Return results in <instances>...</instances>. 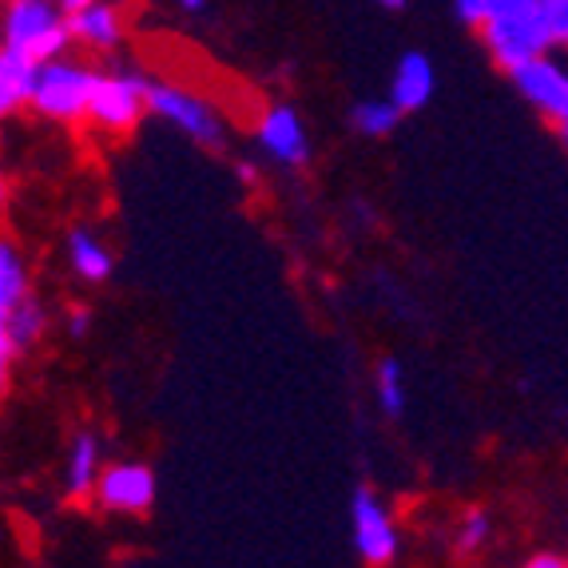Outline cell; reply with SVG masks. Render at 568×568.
Returning a JSON list of instances; mask_svg holds the SVG:
<instances>
[{
	"label": "cell",
	"mask_w": 568,
	"mask_h": 568,
	"mask_svg": "<svg viewBox=\"0 0 568 568\" xmlns=\"http://www.w3.org/2000/svg\"><path fill=\"white\" fill-rule=\"evenodd\" d=\"M560 140H565V148H568V128H560Z\"/></svg>",
	"instance_id": "f1b7e54d"
},
{
	"label": "cell",
	"mask_w": 568,
	"mask_h": 568,
	"mask_svg": "<svg viewBox=\"0 0 568 568\" xmlns=\"http://www.w3.org/2000/svg\"><path fill=\"white\" fill-rule=\"evenodd\" d=\"M457 17L465 20V24H474V29H481L485 20H489V0H454Z\"/></svg>",
	"instance_id": "44dd1931"
},
{
	"label": "cell",
	"mask_w": 568,
	"mask_h": 568,
	"mask_svg": "<svg viewBox=\"0 0 568 568\" xmlns=\"http://www.w3.org/2000/svg\"><path fill=\"white\" fill-rule=\"evenodd\" d=\"M95 84H100V72H95L88 60H80V57L48 60V64L37 68L29 112H37L40 120H48V123H64V128L88 123Z\"/></svg>",
	"instance_id": "6da1fadb"
},
{
	"label": "cell",
	"mask_w": 568,
	"mask_h": 568,
	"mask_svg": "<svg viewBox=\"0 0 568 568\" xmlns=\"http://www.w3.org/2000/svg\"><path fill=\"white\" fill-rule=\"evenodd\" d=\"M378 4H386V9H402L406 0H378Z\"/></svg>",
	"instance_id": "83f0119b"
},
{
	"label": "cell",
	"mask_w": 568,
	"mask_h": 568,
	"mask_svg": "<svg viewBox=\"0 0 568 568\" xmlns=\"http://www.w3.org/2000/svg\"><path fill=\"white\" fill-rule=\"evenodd\" d=\"M171 4H175V9H183V12H200L207 0H171Z\"/></svg>",
	"instance_id": "484cf974"
},
{
	"label": "cell",
	"mask_w": 568,
	"mask_h": 568,
	"mask_svg": "<svg viewBox=\"0 0 568 568\" xmlns=\"http://www.w3.org/2000/svg\"><path fill=\"white\" fill-rule=\"evenodd\" d=\"M540 0H489V17L497 12H521V9H537Z\"/></svg>",
	"instance_id": "603a6c76"
},
{
	"label": "cell",
	"mask_w": 568,
	"mask_h": 568,
	"mask_svg": "<svg viewBox=\"0 0 568 568\" xmlns=\"http://www.w3.org/2000/svg\"><path fill=\"white\" fill-rule=\"evenodd\" d=\"M493 537V517L485 509H469L462 513V521H457L454 529V549L457 557H474V552H481L485 545H489Z\"/></svg>",
	"instance_id": "d6986e66"
},
{
	"label": "cell",
	"mask_w": 568,
	"mask_h": 568,
	"mask_svg": "<svg viewBox=\"0 0 568 568\" xmlns=\"http://www.w3.org/2000/svg\"><path fill=\"white\" fill-rule=\"evenodd\" d=\"M437 88V72L434 60L426 52H406L394 68V80H389V100L402 108V112H422V108L434 100Z\"/></svg>",
	"instance_id": "4fadbf2b"
},
{
	"label": "cell",
	"mask_w": 568,
	"mask_h": 568,
	"mask_svg": "<svg viewBox=\"0 0 568 568\" xmlns=\"http://www.w3.org/2000/svg\"><path fill=\"white\" fill-rule=\"evenodd\" d=\"M481 44L489 52V60L501 72H517V68L532 64V60L549 57L552 40L545 20H540V9H521V12H497L481 24Z\"/></svg>",
	"instance_id": "3957f363"
},
{
	"label": "cell",
	"mask_w": 568,
	"mask_h": 568,
	"mask_svg": "<svg viewBox=\"0 0 568 568\" xmlns=\"http://www.w3.org/2000/svg\"><path fill=\"white\" fill-rule=\"evenodd\" d=\"M60 9H64V17H77V12H84V9H92L95 0H57Z\"/></svg>",
	"instance_id": "d4e9b609"
},
{
	"label": "cell",
	"mask_w": 568,
	"mask_h": 568,
	"mask_svg": "<svg viewBox=\"0 0 568 568\" xmlns=\"http://www.w3.org/2000/svg\"><path fill=\"white\" fill-rule=\"evenodd\" d=\"M148 84H152V80L135 77V72H100L88 123H92L95 132L112 135V140L132 135L143 115L152 112V104H148Z\"/></svg>",
	"instance_id": "5b68a950"
},
{
	"label": "cell",
	"mask_w": 568,
	"mask_h": 568,
	"mask_svg": "<svg viewBox=\"0 0 568 568\" xmlns=\"http://www.w3.org/2000/svg\"><path fill=\"white\" fill-rule=\"evenodd\" d=\"M517 92L540 112L552 128H568V57L565 52H549V57L532 60V64L513 72Z\"/></svg>",
	"instance_id": "ba28073f"
},
{
	"label": "cell",
	"mask_w": 568,
	"mask_h": 568,
	"mask_svg": "<svg viewBox=\"0 0 568 568\" xmlns=\"http://www.w3.org/2000/svg\"><path fill=\"white\" fill-rule=\"evenodd\" d=\"M37 60L20 57L12 48L0 52V112L17 115L32 104V84H37Z\"/></svg>",
	"instance_id": "9a60e30c"
},
{
	"label": "cell",
	"mask_w": 568,
	"mask_h": 568,
	"mask_svg": "<svg viewBox=\"0 0 568 568\" xmlns=\"http://www.w3.org/2000/svg\"><path fill=\"white\" fill-rule=\"evenodd\" d=\"M32 294V271L12 239L0 243V314L20 306Z\"/></svg>",
	"instance_id": "2e32d148"
},
{
	"label": "cell",
	"mask_w": 568,
	"mask_h": 568,
	"mask_svg": "<svg viewBox=\"0 0 568 568\" xmlns=\"http://www.w3.org/2000/svg\"><path fill=\"white\" fill-rule=\"evenodd\" d=\"M104 474V449H100V437L92 429H80L72 437L64 457V497L68 501H92L95 485Z\"/></svg>",
	"instance_id": "7c38bea8"
},
{
	"label": "cell",
	"mask_w": 568,
	"mask_h": 568,
	"mask_svg": "<svg viewBox=\"0 0 568 568\" xmlns=\"http://www.w3.org/2000/svg\"><path fill=\"white\" fill-rule=\"evenodd\" d=\"M155 493H160V481H155L152 465L112 462L104 465L92 501L104 513H112V517H143L155 505Z\"/></svg>",
	"instance_id": "52a82bcc"
},
{
	"label": "cell",
	"mask_w": 568,
	"mask_h": 568,
	"mask_svg": "<svg viewBox=\"0 0 568 568\" xmlns=\"http://www.w3.org/2000/svg\"><path fill=\"white\" fill-rule=\"evenodd\" d=\"M148 104L160 120H168L171 128H180L187 140L203 143V148H223L227 140V120L211 104L207 95H200L195 88L183 84H163V80H152L148 84Z\"/></svg>",
	"instance_id": "277c9868"
},
{
	"label": "cell",
	"mask_w": 568,
	"mask_h": 568,
	"mask_svg": "<svg viewBox=\"0 0 568 568\" xmlns=\"http://www.w3.org/2000/svg\"><path fill=\"white\" fill-rule=\"evenodd\" d=\"M239 180H243V183H258V171L251 168V163H239Z\"/></svg>",
	"instance_id": "4316f807"
},
{
	"label": "cell",
	"mask_w": 568,
	"mask_h": 568,
	"mask_svg": "<svg viewBox=\"0 0 568 568\" xmlns=\"http://www.w3.org/2000/svg\"><path fill=\"white\" fill-rule=\"evenodd\" d=\"M351 525H354V549H358L366 568H389L402 552V532L394 525V513L386 509L378 493L362 485L351 501Z\"/></svg>",
	"instance_id": "8992f818"
},
{
	"label": "cell",
	"mask_w": 568,
	"mask_h": 568,
	"mask_svg": "<svg viewBox=\"0 0 568 568\" xmlns=\"http://www.w3.org/2000/svg\"><path fill=\"white\" fill-rule=\"evenodd\" d=\"M255 143L278 168H306V160H311V135H306L303 115H298V108L278 104V100L258 112Z\"/></svg>",
	"instance_id": "9c48e42d"
},
{
	"label": "cell",
	"mask_w": 568,
	"mask_h": 568,
	"mask_svg": "<svg viewBox=\"0 0 568 568\" xmlns=\"http://www.w3.org/2000/svg\"><path fill=\"white\" fill-rule=\"evenodd\" d=\"M521 568H568V560L557 557V552H537V557H529Z\"/></svg>",
	"instance_id": "cb8c5ba5"
},
{
	"label": "cell",
	"mask_w": 568,
	"mask_h": 568,
	"mask_svg": "<svg viewBox=\"0 0 568 568\" xmlns=\"http://www.w3.org/2000/svg\"><path fill=\"white\" fill-rule=\"evenodd\" d=\"M540 20L549 29L552 52H565L568 57V0H540Z\"/></svg>",
	"instance_id": "ffe728a7"
},
{
	"label": "cell",
	"mask_w": 568,
	"mask_h": 568,
	"mask_svg": "<svg viewBox=\"0 0 568 568\" xmlns=\"http://www.w3.org/2000/svg\"><path fill=\"white\" fill-rule=\"evenodd\" d=\"M0 29H4V48L37 60V64L68 57V48L77 44L72 24L57 0H4Z\"/></svg>",
	"instance_id": "7a4b0ae2"
},
{
	"label": "cell",
	"mask_w": 568,
	"mask_h": 568,
	"mask_svg": "<svg viewBox=\"0 0 568 568\" xmlns=\"http://www.w3.org/2000/svg\"><path fill=\"white\" fill-rule=\"evenodd\" d=\"M88 326H92V311H88V306H72V311H68V338H84L88 334Z\"/></svg>",
	"instance_id": "7402d4cb"
},
{
	"label": "cell",
	"mask_w": 568,
	"mask_h": 568,
	"mask_svg": "<svg viewBox=\"0 0 568 568\" xmlns=\"http://www.w3.org/2000/svg\"><path fill=\"white\" fill-rule=\"evenodd\" d=\"M64 255H68V266H72V275L88 286H100L112 278L115 271V255L112 246L104 239L95 235L92 227H72L64 239Z\"/></svg>",
	"instance_id": "5bb4252c"
},
{
	"label": "cell",
	"mask_w": 568,
	"mask_h": 568,
	"mask_svg": "<svg viewBox=\"0 0 568 568\" xmlns=\"http://www.w3.org/2000/svg\"><path fill=\"white\" fill-rule=\"evenodd\" d=\"M48 326H52V318H48V306L40 303L37 294H29L20 306L0 314V378L9 382L12 366L29 351H37Z\"/></svg>",
	"instance_id": "30bf717a"
},
{
	"label": "cell",
	"mask_w": 568,
	"mask_h": 568,
	"mask_svg": "<svg viewBox=\"0 0 568 568\" xmlns=\"http://www.w3.org/2000/svg\"><path fill=\"white\" fill-rule=\"evenodd\" d=\"M374 402L386 417L406 414V366L394 354L378 358V366H374Z\"/></svg>",
	"instance_id": "e0dca14e"
},
{
	"label": "cell",
	"mask_w": 568,
	"mask_h": 568,
	"mask_svg": "<svg viewBox=\"0 0 568 568\" xmlns=\"http://www.w3.org/2000/svg\"><path fill=\"white\" fill-rule=\"evenodd\" d=\"M68 24H72V40L88 52H115L128 40V20L115 0H95L92 9L68 17Z\"/></svg>",
	"instance_id": "8fae6325"
},
{
	"label": "cell",
	"mask_w": 568,
	"mask_h": 568,
	"mask_svg": "<svg viewBox=\"0 0 568 568\" xmlns=\"http://www.w3.org/2000/svg\"><path fill=\"white\" fill-rule=\"evenodd\" d=\"M402 108L394 104V100H358V104L351 108V123L354 132L366 135V140H382V135H389L394 128L402 123Z\"/></svg>",
	"instance_id": "ac0fdd59"
}]
</instances>
